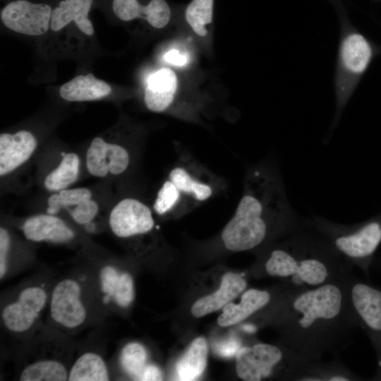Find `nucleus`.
I'll list each match as a JSON object with an SVG mask.
<instances>
[{"label": "nucleus", "mask_w": 381, "mask_h": 381, "mask_svg": "<svg viewBox=\"0 0 381 381\" xmlns=\"http://www.w3.org/2000/svg\"><path fill=\"white\" fill-rule=\"evenodd\" d=\"M246 286V280L242 274L226 273L222 277L220 286L217 291L198 299L193 303L190 308L192 315L195 318H201L222 308L241 294Z\"/></svg>", "instance_id": "16"}, {"label": "nucleus", "mask_w": 381, "mask_h": 381, "mask_svg": "<svg viewBox=\"0 0 381 381\" xmlns=\"http://www.w3.org/2000/svg\"><path fill=\"white\" fill-rule=\"evenodd\" d=\"M109 224L116 236L128 238L150 231L155 222L148 206L137 199L127 198L112 209Z\"/></svg>", "instance_id": "10"}, {"label": "nucleus", "mask_w": 381, "mask_h": 381, "mask_svg": "<svg viewBox=\"0 0 381 381\" xmlns=\"http://www.w3.org/2000/svg\"><path fill=\"white\" fill-rule=\"evenodd\" d=\"M111 92V87L92 73L79 75L64 83L59 89L60 96L68 102L99 99Z\"/></svg>", "instance_id": "21"}, {"label": "nucleus", "mask_w": 381, "mask_h": 381, "mask_svg": "<svg viewBox=\"0 0 381 381\" xmlns=\"http://www.w3.org/2000/svg\"><path fill=\"white\" fill-rule=\"evenodd\" d=\"M352 267L308 222L270 248L262 262L266 274L299 289L341 280Z\"/></svg>", "instance_id": "3"}, {"label": "nucleus", "mask_w": 381, "mask_h": 381, "mask_svg": "<svg viewBox=\"0 0 381 381\" xmlns=\"http://www.w3.org/2000/svg\"><path fill=\"white\" fill-rule=\"evenodd\" d=\"M346 277L295 289L277 303L282 343L314 361L321 360L325 353L337 354L349 344L358 325L348 296Z\"/></svg>", "instance_id": "1"}, {"label": "nucleus", "mask_w": 381, "mask_h": 381, "mask_svg": "<svg viewBox=\"0 0 381 381\" xmlns=\"http://www.w3.org/2000/svg\"><path fill=\"white\" fill-rule=\"evenodd\" d=\"M348 368L338 356L330 362L314 361L302 381H360L365 380Z\"/></svg>", "instance_id": "23"}, {"label": "nucleus", "mask_w": 381, "mask_h": 381, "mask_svg": "<svg viewBox=\"0 0 381 381\" xmlns=\"http://www.w3.org/2000/svg\"><path fill=\"white\" fill-rule=\"evenodd\" d=\"M97 202L91 199L83 201L70 210L73 220L79 224H89L98 212Z\"/></svg>", "instance_id": "32"}, {"label": "nucleus", "mask_w": 381, "mask_h": 381, "mask_svg": "<svg viewBox=\"0 0 381 381\" xmlns=\"http://www.w3.org/2000/svg\"><path fill=\"white\" fill-rule=\"evenodd\" d=\"M242 329L248 333H253L256 330L255 326L251 324L244 325Z\"/></svg>", "instance_id": "37"}, {"label": "nucleus", "mask_w": 381, "mask_h": 381, "mask_svg": "<svg viewBox=\"0 0 381 381\" xmlns=\"http://www.w3.org/2000/svg\"><path fill=\"white\" fill-rule=\"evenodd\" d=\"M79 165V157L75 153H63V158L59 166L45 177V188L50 191L66 189L75 181Z\"/></svg>", "instance_id": "25"}, {"label": "nucleus", "mask_w": 381, "mask_h": 381, "mask_svg": "<svg viewBox=\"0 0 381 381\" xmlns=\"http://www.w3.org/2000/svg\"><path fill=\"white\" fill-rule=\"evenodd\" d=\"M176 87L177 78L172 70H158L147 79L144 97L147 107L155 112L164 111L173 102Z\"/></svg>", "instance_id": "18"}, {"label": "nucleus", "mask_w": 381, "mask_h": 381, "mask_svg": "<svg viewBox=\"0 0 381 381\" xmlns=\"http://www.w3.org/2000/svg\"><path fill=\"white\" fill-rule=\"evenodd\" d=\"M334 7L339 23L334 88L336 109L330 126L332 131L374 58L381 54L377 45L351 23L343 0H327Z\"/></svg>", "instance_id": "4"}, {"label": "nucleus", "mask_w": 381, "mask_h": 381, "mask_svg": "<svg viewBox=\"0 0 381 381\" xmlns=\"http://www.w3.org/2000/svg\"><path fill=\"white\" fill-rule=\"evenodd\" d=\"M306 225L290 205L279 174L258 165L247 174L243 195L222 232V240L231 251L250 250Z\"/></svg>", "instance_id": "2"}, {"label": "nucleus", "mask_w": 381, "mask_h": 381, "mask_svg": "<svg viewBox=\"0 0 381 381\" xmlns=\"http://www.w3.org/2000/svg\"><path fill=\"white\" fill-rule=\"evenodd\" d=\"M162 373L159 369L152 365H146L138 380H161Z\"/></svg>", "instance_id": "36"}, {"label": "nucleus", "mask_w": 381, "mask_h": 381, "mask_svg": "<svg viewBox=\"0 0 381 381\" xmlns=\"http://www.w3.org/2000/svg\"><path fill=\"white\" fill-rule=\"evenodd\" d=\"M93 0H64L52 12L50 28L59 31L70 22L74 21L79 30L87 35L94 33L88 13Z\"/></svg>", "instance_id": "19"}, {"label": "nucleus", "mask_w": 381, "mask_h": 381, "mask_svg": "<svg viewBox=\"0 0 381 381\" xmlns=\"http://www.w3.org/2000/svg\"><path fill=\"white\" fill-rule=\"evenodd\" d=\"M52 12L48 4L16 0L2 8L1 19L6 28L16 32L38 36L48 30Z\"/></svg>", "instance_id": "8"}, {"label": "nucleus", "mask_w": 381, "mask_h": 381, "mask_svg": "<svg viewBox=\"0 0 381 381\" xmlns=\"http://www.w3.org/2000/svg\"><path fill=\"white\" fill-rule=\"evenodd\" d=\"M10 245L8 233L4 228L0 229V278L5 276L7 271L8 254Z\"/></svg>", "instance_id": "34"}, {"label": "nucleus", "mask_w": 381, "mask_h": 381, "mask_svg": "<svg viewBox=\"0 0 381 381\" xmlns=\"http://www.w3.org/2000/svg\"><path fill=\"white\" fill-rule=\"evenodd\" d=\"M214 0H192L185 10V18L199 36L207 34L205 26L212 21Z\"/></svg>", "instance_id": "28"}, {"label": "nucleus", "mask_w": 381, "mask_h": 381, "mask_svg": "<svg viewBox=\"0 0 381 381\" xmlns=\"http://www.w3.org/2000/svg\"><path fill=\"white\" fill-rule=\"evenodd\" d=\"M235 356L236 374L245 381H259L276 373L286 380L301 381L315 361L284 343L241 347Z\"/></svg>", "instance_id": "5"}, {"label": "nucleus", "mask_w": 381, "mask_h": 381, "mask_svg": "<svg viewBox=\"0 0 381 381\" xmlns=\"http://www.w3.org/2000/svg\"><path fill=\"white\" fill-rule=\"evenodd\" d=\"M68 378L65 366L54 360H43L27 365L20 375L22 381H64Z\"/></svg>", "instance_id": "27"}, {"label": "nucleus", "mask_w": 381, "mask_h": 381, "mask_svg": "<svg viewBox=\"0 0 381 381\" xmlns=\"http://www.w3.org/2000/svg\"><path fill=\"white\" fill-rule=\"evenodd\" d=\"M207 344L204 337H198L179 359L176 373L181 380H194L203 373L207 364Z\"/></svg>", "instance_id": "22"}, {"label": "nucleus", "mask_w": 381, "mask_h": 381, "mask_svg": "<svg viewBox=\"0 0 381 381\" xmlns=\"http://www.w3.org/2000/svg\"><path fill=\"white\" fill-rule=\"evenodd\" d=\"M37 147L35 136L28 131L0 135V175L5 176L25 163Z\"/></svg>", "instance_id": "14"}, {"label": "nucleus", "mask_w": 381, "mask_h": 381, "mask_svg": "<svg viewBox=\"0 0 381 381\" xmlns=\"http://www.w3.org/2000/svg\"><path fill=\"white\" fill-rule=\"evenodd\" d=\"M170 179L181 192L190 196L196 201L208 200L213 194L212 186L195 178L186 169L177 167L170 171Z\"/></svg>", "instance_id": "26"}, {"label": "nucleus", "mask_w": 381, "mask_h": 381, "mask_svg": "<svg viewBox=\"0 0 381 381\" xmlns=\"http://www.w3.org/2000/svg\"><path fill=\"white\" fill-rule=\"evenodd\" d=\"M71 381H106L109 375L106 363L98 354L87 352L82 354L73 365L68 373Z\"/></svg>", "instance_id": "24"}, {"label": "nucleus", "mask_w": 381, "mask_h": 381, "mask_svg": "<svg viewBox=\"0 0 381 381\" xmlns=\"http://www.w3.org/2000/svg\"><path fill=\"white\" fill-rule=\"evenodd\" d=\"M164 60L174 66H183L188 62V56L177 49H171L164 55Z\"/></svg>", "instance_id": "35"}, {"label": "nucleus", "mask_w": 381, "mask_h": 381, "mask_svg": "<svg viewBox=\"0 0 381 381\" xmlns=\"http://www.w3.org/2000/svg\"><path fill=\"white\" fill-rule=\"evenodd\" d=\"M129 161V155L123 147L108 143L99 137L92 140L86 155L87 171L96 177H104L109 172L120 174L128 168Z\"/></svg>", "instance_id": "12"}, {"label": "nucleus", "mask_w": 381, "mask_h": 381, "mask_svg": "<svg viewBox=\"0 0 381 381\" xmlns=\"http://www.w3.org/2000/svg\"><path fill=\"white\" fill-rule=\"evenodd\" d=\"M47 301V293L42 287L24 289L15 301L4 307L2 320L5 327L16 333L28 330L44 308Z\"/></svg>", "instance_id": "11"}, {"label": "nucleus", "mask_w": 381, "mask_h": 381, "mask_svg": "<svg viewBox=\"0 0 381 381\" xmlns=\"http://www.w3.org/2000/svg\"><path fill=\"white\" fill-rule=\"evenodd\" d=\"M25 238L30 241L62 243L72 239L73 231L54 214H37L28 218L23 225Z\"/></svg>", "instance_id": "17"}, {"label": "nucleus", "mask_w": 381, "mask_h": 381, "mask_svg": "<svg viewBox=\"0 0 381 381\" xmlns=\"http://www.w3.org/2000/svg\"><path fill=\"white\" fill-rule=\"evenodd\" d=\"M99 282L104 299L113 300L121 308H126L133 302V281L128 273L120 272L114 267L107 265L99 272Z\"/></svg>", "instance_id": "20"}, {"label": "nucleus", "mask_w": 381, "mask_h": 381, "mask_svg": "<svg viewBox=\"0 0 381 381\" xmlns=\"http://www.w3.org/2000/svg\"><path fill=\"white\" fill-rule=\"evenodd\" d=\"M308 223L350 265L359 268L369 278L373 255L381 243V218L348 225L314 217Z\"/></svg>", "instance_id": "6"}, {"label": "nucleus", "mask_w": 381, "mask_h": 381, "mask_svg": "<svg viewBox=\"0 0 381 381\" xmlns=\"http://www.w3.org/2000/svg\"><path fill=\"white\" fill-rule=\"evenodd\" d=\"M81 288L71 279L59 282L54 287L50 300L52 319L66 328L81 325L86 319V310L81 301Z\"/></svg>", "instance_id": "9"}, {"label": "nucleus", "mask_w": 381, "mask_h": 381, "mask_svg": "<svg viewBox=\"0 0 381 381\" xmlns=\"http://www.w3.org/2000/svg\"><path fill=\"white\" fill-rule=\"evenodd\" d=\"M346 285L358 327L368 337L375 350L377 370L373 380H381V287L351 273Z\"/></svg>", "instance_id": "7"}, {"label": "nucleus", "mask_w": 381, "mask_h": 381, "mask_svg": "<svg viewBox=\"0 0 381 381\" xmlns=\"http://www.w3.org/2000/svg\"><path fill=\"white\" fill-rule=\"evenodd\" d=\"M91 192L85 188L64 189L58 193L59 204L61 207L75 206L80 202L91 199Z\"/></svg>", "instance_id": "31"}, {"label": "nucleus", "mask_w": 381, "mask_h": 381, "mask_svg": "<svg viewBox=\"0 0 381 381\" xmlns=\"http://www.w3.org/2000/svg\"><path fill=\"white\" fill-rule=\"evenodd\" d=\"M147 360V352L143 345L132 342L126 345L121 355L123 369L131 376L139 378Z\"/></svg>", "instance_id": "29"}, {"label": "nucleus", "mask_w": 381, "mask_h": 381, "mask_svg": "<svg viewBox=\"0 0 381 381\" xmlns=\"http://www.w3.org/2000/svg\"><path fill=\"white\" fill-rule=\"evenodd\" d=\"M181 194L170 179L165 181L157 194L153 204L154 210L159 215L167 214L176 207Z\"/></svg>", "instance_id": "30"}, {"label": "nucleus", "mask_w": 381, "mask_h": 381, "mask_svg": "<svg viewBox=\"0 0 381 381\" xmlns=\"http://www.w3.org/2000/svg\"><path fill=\"white\" fill-rule=\"evenodd\" d=\"M241 349V341L236 337H231L214 345V351L223 357L236 356Z\"/></svg>", "instance_id": "33"}, {"label": "nucleus", "mask_w": 381, "mask_h": 381, "mask_svg": "<svg viewBox=\"0 0 381 381\" xmlns=\"http://www.w3.org/2000/svg\"><path fill=\"white\" fill-rule=\"evenodd\" d=\"M112 10L115 16L123 21L139 18L159 29L165 27L171 16V8L165 0H150L145 6L138 0H113Z\"/></svg>", "instance_id": "13"}, {"label": "nucleus", "mask_w": 381, "mask_h": 381, "mask_svg": "<svg viewBox=\"0 0 381 381\" xmlns=\"http://www.w3.org/2000/svg\"><path fill=\"white\" fill-rule=\"evenodd\" d=\"M293 290L274 298L272 292L267 290L248 289L243 294L238 304L229 303L222 308V313L219 316L217 323L222 327L239 323L270 306L272 300L279 298Z\"/></svg>", "instance_id": "15"}]
</instances>
